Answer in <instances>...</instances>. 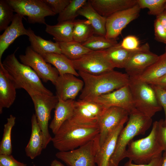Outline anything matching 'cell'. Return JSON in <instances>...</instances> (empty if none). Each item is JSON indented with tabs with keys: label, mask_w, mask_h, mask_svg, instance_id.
<instances>
[{
	"label": "cell",
	"mask_w": 166,
	"mask_h": 166,
	"mask_svg": "<svg viewBox=\"0 0 166 166\" xmlns=\"http://www.w3.org/2000/svg\"><path fill=\"white\" fill-rule=\"evenodd\" d=\"M166 46H165V52H166Z\"/></svg>",
	"instance_id": "obj_49"
},
{
	"label": "cell",
	"mask_w": 166,
	"mask_h": 166,
	"mask_svg": "<svg viewBox=\"0 0 166 166\" xmlns=\"http://www.w3.org/2000/svg\"><path fill=\"white\" fill-rule=\"evenodd\" d=\"M50 166H64V165L59 161L54 160L51 162Z\"/></svg>",
	"instance_id": "obj_46"
},
{
	"label": "cell",
	"mask_w": 166,
	"mask_h": 166,
	"mask_svg": "<svg viewBox=\"0 0 166 166\" xmlns=\"http://www.w3.org/2000/svg\"><path fill=\"white\" fill-rule=\"evenodd\" d=\"M159 135L160 141L163 148L164 151H166V126L164 125V120H160Z\"/></svg>",
	"instance_id": "obj_43"
},
{
	"label": "cell",
	"mask_w": 166,
	"mask_h": 166,
	"mask_svg": "<svg viewBox=\"0 0 166 166\" xmlns=\"http://www.w3.org/2000/svg\"><path fill=\"white\" fill-rule=\"evenodd\" d=\"M154 26L155 39L157 41L166 44V30L156 19L154 21Z\"/></svg>",
	"instance_id": "obj_40"
},
{
	"label": "cell",
	"mask_w": 166,
	"mask_h": 166,
	"mask_svg": "<svg viewBox=\"0 0 166 166\" xmlns=\"http://www.w3.org/2000/svg\"><path fill=\"white\" fill-rule=\"evenodd\" d=\"M87 2L86 0H71L69 4L58 14V22L74 21L79 15L78 11Z\"/></svg>",
	"instance_id": "obj_34"
},
{
	"label": "cell",
	"mask_w": 166,
	"mask_h": 166,
	"mask_svg": "<svg viewBox=\"0 0 166 166\" xmlns=\"http://www.w3.org/2000/svg\"><path fill=\"white\" fill-rule=\"evenodd\" d=\"M16 87L12 80L0 61V113L3 108H10L16 96Z\"/></svg>",
	"instance_id": "obj_19"
},
{
	"label": "cell",
	"mask_w": 166,
	"mask_h": 166,
	"mask_svg": "<svg viewBox=\"0 0 166 166\" xmlns=\"http://www.w3.org/2000/svg\"><path fill=\"white\" fill-rule=\"evenodd\" d=\"M156 85L164 88L166 89V74L161 77L153 84L151 85Z\"/></svg>",
	"instance_id": "obj_44"
},
{
	"label": "cell",
	"mask_w": 166,
	"mask_h": 166,
	"mask_svg": "<svg viewBox=\"0 0 166 166\" xmlns=\"http://www.w3.org/2000/svg\"><path fill=\"white\" fill-rule=\"evenodd\" d=\"M75 101L73 100H59L54 109L53 118L49 126L54 135L64 122L73 116Z\"/></svg>",
	"instance_id": "obj_23"
},
{
	"label": "cell",
	"mask_w": 166,
	"mask_h": 166,
	"mask_svg": "<svg viewBox=\"0 0 166 166\" xmlns=\"http://www.w3.org/2000/svg\"><path fill=\"white\" fill-rule=\"evenodd\" d=\"M140 9L137 3L131 8L117 12L107 17L105 37L109 39H116L122 30L138 17Z\"/></svg>",
	"instance_id": "obj_13"
},
{
	"label": "cell",
	"mask_w": 166,
	"mask_h": 166,
	"mask_svg": "<svg viewBox=\"0 0 166 166\" xmlns=\"http://www.w3.org/2000/svg\"><path fill=\"white\" fill-rule=\"evenodd\" d=\"M84 81L75 75L70 73L59 75L54 85L56 96L59 100H74L82 90Z\"/></svg>",
	"instance_id": "obj_17"
},
{
	"label": "cell",
	"mask_w": 166,
	"mask_h": 166,
	"mask_svg": "<svg viewBox=\"0 0 166 166\" xmlns=\"http://www.w3.org/2000/svg\"><path fill=\"white\" fill-rule=\"evenodd\" d=\"M106 107L116 106L126 110L129 114L137 112L128 85L108 93L101 95L93 100Z\"/></svg>",
	"instance_id": "obj_15"
},
{
	"label": "cell",
	"mask_w": 166,
	"mask_h": 166,
	"mask_svg": "<svg viewBox=\"0 0 166 166\" xmlns=\"http://www.w3.org/2000/svg\"><path fill=\"white\" fill-rule=\"evenodd\" d=\"M93 8L101 16L107 18L113 14L131 8L136 0H89Z\"/></svg>",
	"instance_id": "obj_20"
},
{
	"label": "cell",
	"mask_w": 166,
	"mask_h": 166,
	"mask_svg": "<svg viewBox=\"0 0 166 166\" xmlns=\"http://www.w3.org/2000/svg\"><path fill=\"white\" fill-rule=\"evenodd\" d=\"M166 74V52L159 56L157 61L139 77L141 81L150 85Z\"/></svg>",
	"instance_id": "obj_28"
},
{
	"label": "cell",
	"mask_w": 166,
	"mask_h": 166,
	"mask_svg": "<svg viewBox=\"0 0 166 166\" xmlns=\"http://www.w3.org/2000/svg\"><path fill=\"white\" fill-rule=\"evenodd\" d=\"M99 136L86 144L67 151H59L56 157L68 166H96L95 159L100 148Z\"/></svg>",
	"instance_id": "obj_7"
},
{
	"label": "cell",
	"mask_w": 166,
	"mask_h": 166,
	"mask_svg": "<svg viewBox=\"0 0 166 166\" xmlns=\"http://www.w3.org/2000/svg\"><path fill=\"white\" fill-rule=\"evenodd\" d=\"M29 40L32 49L42 57L46 53H54L61 54L59 44L50 40L44 39L35 34L31 28L28 29Z\"/></svg>",
	"instance_id": "obj_24"
},
{
	"label": "cell",
	"mask_w": 166,
	"mask_h": 166,
	"mask_svg": "<svg viewBox=\"0 0 166 166\" xmlns=\"http://www.w3.org/2000/svg\"><path fill=\"white\" fill-rule=\"evenodd\" d=\"M151 85L154 90L159 104L164 109V125L166 126V90L158 86Z\"/></svg>",
	"instance_id": "obj_38"
},
{
	"label": "cell",
	"mask_w": 166,
	"mask_h": 166,
	"mask_svg": "<svg viewBox=\"0 0 166 166\" xmlns=\"http://www.w3.org/2000/svg\"><path fill=\"white\" fill-rule=\"evenodd\" d=\"M152 123V118L138 111L129 114L126 125L118 136L109 166H118L120 162L125 158L127 147L132 139L136 136L144 134Z\"/></svg>",
	"instance_id": "obj_4"
},
{
	"label": "cell",
	"mask_w": 166,
	"mask_h": 166,
	"mask_svg": "<svg viewBox=\"0 0 166 166\" xmlns=\"http://www.w3.org/2000/svg\"><path fill=\"white\" fill-rule=\"evenodd\" d=\"M162 153L153 158L149 163L144 164H134L131 160H129L124 164V166H162Z\"/></svg>",
	"instance_id": "obj_42"
},
{
	"label": "cell",
	"mask_w": 166,
	"mask_h": 166,
	"mask_svg": "<svg viewBox=\"0 0 166 166\" xmlns=\"http://www.w3.org/2000/svg\"><path fill=\"white\" fill-rule=\"evenodd\" d=\"M58 43L61 53L72 61L78 59L92 51L81 43L73 40Z\"/></svg>",
	"instance_id": "obj_31"
},
{
	"label": "cell",
	"mask_w": 166,
	"mask_h": 166,
	"mask_svg": "<svg viewBox=\"0 0 166 166\" xmlns=\"http://www.w3.org/2000/svg\"><path fill=\"white\" fill-rule=\"evenodd\" d=\"M166 12V4H165V10H164Z\"/></svg>",
	"instance_id": "obj_48"
},
{
	"label": "cell",
	"mask_w": 166,
	"mask_h": 166,
	"mask_svg": "<svg viewBox=\"0 0 166 166\" xmlns=\"http://www.w3.org/2000/svg\"><path fill=\"white\" fill-rule=\"evenodd\" d=\"M76 70L92 75H99L114 70L107 59L105 50L92 51L72 61Z\"/></svg>",
	"instance_id": "obj_10"
},
{
	"label": "cell",
	"mask_w": 166,
	"mask_h": 166,
	"mask_svg": "<svg viewBox=\"0 0 166 166\" xmlns=\"http://www.w3.org/2000/svg\"><path fill=\"white\" fill-rule=\"evenodd\" d=\"M49 6L53 13L58 14L61 13L70 3L71 0H42Z\"/></svg>",
	"instance_id": "obj_37"
},
{
	"label": "cell",
	"mask_w": 166,
	"mask_h": 166,
	"mask_svg": "<svg viewBox=\"0 0 166 166\" xmlns=\"http://www.w3.org/2000/svg\"><path fill=\"white\" fill-rule=\"evenodd\" d=\"M0 166H27L15 159L11 155H0Z\"/></svg>",
	"instance_id": "obj_41"
},
{
	"label": "cell",
	"mask_w": 166,
	"mask_h": 166,
	"mask_svg": "<svg viewBox=\"0 0 166 166\" xmlns=\"http://www.w3.org/2000/svg\"><path fill=\"white\" fill-rule=\"evenodd\" d=\"M162 154V166H166V151H164Z\"/></svg>",
	"instance_id": "obj_47"
},
{
	"label": "cell",
	"mask_w": 166,
	"mask_h": 166,
	"mask_svg": "<svg viewBox=\"0 0 166 166\" xmlns=\"http://www.w3.org/2000/svg\"><path fill=\"white\" fill-rule=\"evenodd\" d=\"M160 120L154 121L148 136L132 141L128 146L125 154L127 158L136 164L149 163L153 158L162 153L163 148L159 135Z\"/></svg>",
	"instance_id": "obj_5"
},
{
	"label": "cell",
	"mask_w": 166,
	"mask_h": 166,
	"mask_svg": "<svg viewBox=\"0 0 166 166\" xmlns=\"http://www.w3.org/2000/svg\"><path fill=\"white\" fill-rule=\"evenodd\" d=\"M125 123H122L114 129L100 147L95 159L97 166H109L110 160L115 151L118 136Z\"/></svg>",
	"instance_id": "obj_21"
},
{
	"label": "cell",
	"mask_w": 166,
	"mask_h": 166,
	"mask_svg": "<svg viewBox=\"0 0 166 166\" xmlns=\"http://www.w3.org/2000/svg\"><path fill=\"white\" fill-rule=\"evenodd\" d=\"M19 58L22 63L30 67L44 82L49 81L55 85L59 75L58 71L30 46L26 48L24 54L19 56Z\"/></svg>",
	"instance_id": "obj_11"
},
{
	"label": "cell",
	"mask_w": 166,
	"mask_h": 166,
	"mask_svg": "<svg viewBox=\"0 0 166 166\" xmlns=\"http://www.w3.org/2000/svg\"><path fill=\"white\" fill-rule=\"evenodd\" d=\"M22 15L14 14L10 25L0 36V61L4 51L19 37L23 35L28 36L27 29L24 27Z\"/></svg>",
	"instance_id": "obj_18"
},
{
	"label": "cell",
	"mask_w": 166,
	"mask_h": 166,
	"mask_svg": "<svg viewBox=\"0 0 166 166\" xmlns=\"http://www.w3.org/2000/svg\"><path fill=\"white\" fill-rule=\"evenodd\" d=\"M131 51L122 47L121 42L104 50L106 57L114 68H124L132 56L140 48Z\"/></svg>",
	"instance_id": "obj_26"
},
{
	"label": "cell",
	"mask_w": 166,
	"mask_h": 166,
	"mask_svg": "<svg viewBox=\"0 0 166 166\" xmlns=\"http://www.w3.org/2000/svg\"><path fill=\"white\" fill-rule=\"evenodd\" d=\"M159 56L151 52L148 43L140 46L128 61L124 69L130 77H138L158 58Z\"/></svg>",
	"instance_id": "obj_14"
},
{
	"label": "cell",
	"mask_w": 166,
	"mask_h": 166,
	"mask_svg": "<svg viewBox=\"0 0 166 166\" xmlns=\"http://www.w3.org/2000/svg\"><path fill=\"white\" fill-rule=\"evenodd\" d=\"M33 166H36L34 164V165H33Z\"/></svg>",
	"instance_id": "obj_50"
},
{
	"label": "cell",
	"mask_w": 166,
	"mask_h": 166,
	"mask_svg": "<svg viewBox=\"0 0 166 166\" xmlns=\"http://www.w3.org/2000/svg\"><path fill=\"white\" fill-rule=\"evenodd\" d=\"M99 128L97 122L82 123L71 119L61 125L52 137L54 147L59 151H67L81 146L99 136Z\"/></svg>",
	"instance_id": "obj_1"
},
{
	"label": "cell",
	"mask_w": 166,
	"mask_h": 166,
	"mask_svg": "<svg viewBox=\"0 0 166 166\" xmlns=\"http://www.w3.org/2000/svg\"><path fill=\"white\" fill-rule=\"evenodd\" d=\"M118 43L116 39H109L105 36L94 34L81 44L89 50L96 51L106 50Z\"/></svg>",
	"instance_id": "obj_33"
},
{
	"label": "cell",
	"mask_w": 166,
	"mask_h": 166,
	"mask_svg": "<svg viewBox=\"0 0 166 166\" xmlns=\"http://www.w3.org/2000/svg\"><path fill=\"white\" fill-rule=\"evenodd\" d=\"M31 98L34 104L38 123L43 135V148L45 149L52 141V137L48 130V123L51 111L55 109L59 100L56 96L53 95L37 94Z\"/></svg>",
	"instance_id": "obj_9"
},
{
	"label": "cell",
	"mask_w": 166,
	"mask_h": 166,
	"mask_svg": "<svg viewBox=\"0 0 166 166\" xmlns=\"http://www.w3.org/2000/svg\"><path fill=\"white\" fill-rule=\"evenodd\" d=\"M31 132L29 141L25 148L26 155L34 159L40 155L43 149V136L38 124L36 116L33 114L31 118Z\"/></svg>",
	"instance_id": "obj_22"
},
{
	"label": "cell",
	"mask_w": 166,
	"mask_h": 166,
	"mask_svg": "<svg viewBox=\"0 0 166 166\" xmlns=\"http://www.w3.org/2000/svg\"><path fill=\"white\" fill-rule=\"evenodd\" d=\"M140 8H147L150 15H159L165 10L166 0H136Z\"/></svg>",
	"instance_id": "obj_35"
},
{
	"label": "cell",
	"mask_w": 166,
	"mask_h": 166,
	"mask_svg": "<svg viewBox=\"0 0 166 166\" xmlns=\"http://www.w3.org/2000/svg\"><path fill=\"white\" fill-rule=\"evenodd\" d=\"M84 85L79 99L93 101L98 97L109 93L128 85L129 77L126 73L114 70L99 75L78 72Z\"/></svg>",
	"instance_id": "obj_2"
},
{
	"label": "cell",
	"mask_w": 166,
	"mask_h": 166,
	"mask_svg": "<svg viewBox=\"0 0 166 166\" xmlns=\"http://www.w3.org/2000/svg\"><path fill=\"white\" fill-rule=\"evenodd\" d=\"M13 8L7 0H0V31L5 30L14 16Z\"/></svg>",
	"instance_id": "obj_36"
},
{
	"label": "cell",
	"mask_w": 166,
	"mask_h": 166,
	"mask_svg": "<svg viewBox=\"0 0 166 166\" xmlns=\"http://www.w3.org/2000/svg\"><path fill=\"white\" fill-rule=\"evenodd\" d=\"M158 20L166 30V12L165 10L160 14L156 16Z\"/></svg>",
	"instance_id": "obj_45"
},
{
	"label": "cell",
	"mask_w": 166,
	"mask_h": 166,
	"mask_svg": "<svg viewBox=\"0 0 166 166\" xmlns=\"http://www.w3.org/2000/svg\"><path fill=\"white\" fill-rule=\"evenodd\" d=\"M14 11L28 17L30 24L46 25L45 18L56 14L42 0H7Z\"/></svg>",
	"instance_id": "obj_8"
},
{
	"label": "cell",
	"mask_w": 166,
	"mask_h": 166,
	"mask_svg": "<svg viewBox=\"0 0 166 166\" xmlns=\"http://www.w3.org/2000/svg\"><path fill=\"white\" fill-rule=\"evenodd\" d=\"M17 49L7 55L2 62L16 89H24L30 97L37 94L53 95V93L44 85L35 72L18 60L15 55Z\"/></svg>",
	"instance_id": "obj_3"
},
{
	"label": "cell",
	"mask_w": 166,
	"mask_h": 166,
	"mask_svg": "<svg viewBox=\"0 0 166 166\" xmlns=\"http://www.w3.org/2000/svg\"><path fill=\"white\" fill-rule=\"evenodd\" d=\"M16 117L10 115L4 125L3 136L0 144V155H11L12 153V130L15 123Z\"/></svg>",
	"instance_id": "obj_32"
},
{
	"label": "cell",
	"mask_w": 166,
	"mask_h": 166,
	"mask_svg": "<svg viewBox=\"0 0 166 166\" xmlns=\"http://www.w3.org/2000/svg\"><path fill=\"white\" fill-rule=\"evenodd\" d=\"M107 107L93 101L79 99L75 101L73 115L70 119L82 123L96 122Z\"/></svg>",
	"instance_id": "obj_16"
},
{
	"label": "cell",
	"mask_w": 166,
	"mask_h": 166,
	"mask_svg": "<svg viewBox=\"0 0 166 166\" xmlns=\"http://www.w3.org/2000/svg\"><path fill=\"white\" fill-rule=\"evenodd\" d=\"M128 85L137 111L152 118L157 113L162 110L151 85L138 77H129Z\"/></svg>",
	"instance_id": "obj_6"
},
{
	"label": "cell",
	"mask_w": 166,
	"mask_h": 166,
	"mask_svg": "<svg viewBox=\"0 0 166 166\" xmlns=\"http://www.w3.org/2000/svg\"><path fill=\"white\" fill-rule=\"evenodd\" d=\"M94 35V29L87 20H75L73 32V41L82 43Z\"/></svg>",
	"instance_id": "obj_30"
},
{
	"label": "cell",
	"mask_w": 166,
	"mask_h": 166,
	"mask_svg": "<svg viewBox=\"0 0 166 166\" xmlns=\"http://www.w3.org/2000/svg\"><path fill=\"white\" fill-rule=\"evenodd\" d=\"M74 21L58 23L54 25L46 24L45 31L53 37L57 43L64 42L73 40V32Z\"/></svg>",
	"instance_id": "obj_27"
},
{
	"label": "cell",
	"mask_w": 166,
	"mask_h": 166,
	"mask_svg": "<svg viewBox=\"0 0 166 166\" xmlns=\"http://www.w3.org/2000/svg\"><path fill=\"white\" fill-rule=\"evenodd\" d=\"M43 58L46 62L55 66L59 75L70 73L76 77L79 76L74 67L72 60L62 53H47Z\"/></svg>",
	"instance_id": "obj_29"
},
{
	"label": "cell",
	"mask_w": 166,
	"mask_h": 166,
	"mask_svg": "<svg viewBox=\"0 0 166 166\" xmlns=\"http://www.w3.org/2000/svg\"><path fill=\"white\" fill-rule=\"evenodd\" d=\"M140 41L136 36L128 35L125 37L121 42L122 47L127 50L134 51L138 49L140 46Z\"/></svg>",
	"instance_id": "obj_39"
},
{
	"label": "cell",
	"mask_w": 166,
	"mask_h": 166,
	"mask_svg": "<svg viewBox=\"0 0 166 166\" xmlns=\"http://www.w3.org/2000/svg\"><path fill=\"white\" fill-rule=\"evenodd\" d=\"M79 15L86 18L90 23L94 31V34L105 36L106 34V18L98 14L87 1L86 3L78 11Z\"/></svg>",
	"instance_id": "obj_25"
},
{
	"label": "cell",
	"mask_w": 166,
	"mask_h": 166,
	"mask_svg": "<svg viewBox=\"0 0 166 166\" xmlns=\"http://www.w3.org/2000/svg\"><path fill=\"white\" fill-rule=\"evenodd\" d=\"M129 115L126 110L120 107L110 106L105 109L97 121L99 128L100 147L114 129L127 122Z\"/></svg>",
	"instance_id": "obj_12"
},
{
	"label": "cell",
	"mask_w": 166,
	"mask_h": 166,
	"mask_svg": "<svg viewBox=\"0 0 166 166\" xmlns=\"http://www.w3.org/2000/svg\"><path fill=\"white\" fill-rule=\"evenodd\" d=\"M165 89L166 90V89Z\"/></svg>",
	"instance_id": "obj_51"
}]
</instances>
